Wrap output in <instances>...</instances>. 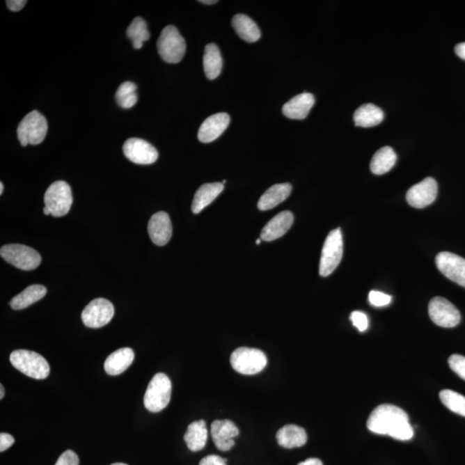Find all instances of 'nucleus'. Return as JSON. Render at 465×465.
<instances>
[{"mask_svg":"<svg viewBox=\"0 0 465 465\" xmlns=\"http://www.w3.org/2000/svg\"><path fill=\"white\" fill-rule=\"evenodd\" d=\"M367 427L374 434L388 435L398 441H409L413 437L408 413L395 405L377 406L370 413Z\"/></svg>","mask_w":465,"mask_h":465,"instance_id":"1","label":"nucleus"},{"mask_svg":"<svg viewBox=\"0 0 465 465\" xmlns=\"http://www.w3.org/2000/svg\"><path fill=\"white\" fill-rule=\"evenodd\" d=\"M10 361L17 370L31 379H45L50 373L48 361L38 352L29 350L13 351L10 354Z\"/></svg>","mask_w":465,"mask_h":465,"instance_id":"2","label":"nucleus"},{"mask_svg":"<svg viewBox=\"0 0 465 465\" xmlns=\"http://www.w3.org/2000/svg\"><path fill=\"white\" fill-rule=\"evenodd\" d=\"M157 49L163 61L167 63L176 64L182 61L187 51V43L178 29L168 25L159 36Z\"/></svg>","mask_w":465,"mask_h":465,"instance_id":"3","label":"nucleus"},{"mask_svg":"<svg viewBox=\"0 0 465 465\" xmlns=\"http://www.w3.org/2000/svg\"><path fill=\"white\" fill-rule=\"evenodd\" d=\"M172 394V383L164 373L152 377L144 395V405L148 411L158 413L169 404Z\"/></svg>","mask_w":465,"mask_h":465,"instance_id":"4","label":"nucleus"},{"mask_svg":"<svg viewBox=\"0 0 465 465\" xmlns=\"http://www.w3.org/2000/svg\"><path fill=\"white\" fill-rule=\"evenodd\" d=\"M48 123L45 116L38 111H32L24 116L17 127V138L22 146L38 145L45 139Z\"/></svg>","mask_w":465,"mask_h":465,"instance_id":"5","label":"nucleus"},{"mask_svg":"<svg viewBox=\"0 0 465 465\" xmlns=\"http://www.w3.org/2000/svg\"><path fill=\"white\" fill-rule=\"evenodd\" d=\"M232 368L243 375H255L262 372L267 365L266 354L259 349L239 347L230 357Z\"/></svg>","mask_w":465,"mask_h":465,"instance_id":"6","label":"nucleus"},{"mask_svg":"<svg viewBox=\"0 0 465 465\" xmlns=\"http://www.w3.org/2000/svg\"><path fill=\"white\" fill-rule=\"evenodd\" d=\"M343 256V236L340 228L329 232L323 245L321 261H320V275L328 277L339 267Z\"/></svg>","mask_w":465,"mask_h":465,"instance_id":"7","label":"nucleus"},{"mask_svg":"<svg viewBox=\"0 0 465 465\" xmlns=\"http://www.w3.org/2000/svg\"><path fill=\"white\" fill-rule=\"evenodd\" d=\"M0 255L6 262L24 271L35 270L42 262V257L38 251L21 244L3 246Z\"/></svg>","mask_w":465,"mask_h":465,"instance_id":"8","label":"nucleus"},{"mask_svg":"<svg viewBox=\"0 0 465 465\" xmlns=\"http://www.w3.org/2000/svg\"><path fill=\"white\" fill-rule=\"evenodd\" d=\"M45 203L53 216H66L72 205L70 185L65 181H56L51 184L45 192Z\"/></svg>","mask_w":465,"mask_h":465,"instance_id":"9","label":"nucleus"},{"mask_svg":"<svg viewBox=\"0 0 465 465\" xmlns=\"http://www.w3.org/2000/svg\"><path fill=\"white\" fill-rule=\"evenodd\" d=\"M428 313L432 322L441 328H454L461 321L459 310L450 301L441 297H436L430 301Z\"/></svg>","mask_w":465,"mask_h":465,"instance_id":"10","label":"nucleus"},{"mask_svg":"<svg viewBox=\"0 0 465 465\" xmlns=\"http://www.w3.org/2000/svg\"><path fill=\"white\" fill-rule=\"evenodd\" d=\"M115 308L110 301L104 299H94L84 308L81 319L84 324L90 329H100L107 325L113 318Z\"/></svg>","mask_w":465,"mask_h":465,"instance_id":"11","label":"nucleus"},{"mask_svg":"<svg viewBox=\"0 0 465 465\" xmlns=\"http://www.w3.org/2000/svg\"><path fill=\"white\" fill-rule=\"evenodd\" d=\"M123 154L130 161L138 165H150L157 161L159 152L148 141L139 138H130L123 144Z\"/></svg>","mask_w":465,"mask_h":465,"instance_id":"12","label":"nucleus"},{"mask_svg":"<svg viewBox=\"0 0 465 465\" xmlns=\"http://www.w3.org/2000/svg\"><path fill=\"white\" fill-rule=\"evenodd\" d=\"M436 266L446 278L465 288V260L450 252L439 253L436 256Z\"/></svg>","mask_w":465,"mask_h":465,"instance_id":"13","label":"nucleus"},{"mask_svg":"<svg viewBox=\"0 0 465 465\" xmlns=\"http://www.w3.org/2000/svg\"><path fill=\"white\" fill-rule=\"evenodd\" d=\"M437 194V181L429 177L410 188L406 198L410 206L423 209L435 201Z\"/></svg>","mask_w":465,"mask_h":465,"instance_id":"14","label":"nucleus"},{"mask_svg":"<svg viewBox=\"0 0 465 465\" xmlns=\"http://www.w3.org/2000/svg\"><path fill=\"white\" fill-rule=\"evenodd\" d=\"M148 235L154 244L163 246L170 242L173 235L172 221L164 212L155 213L148 225Z\"/></svg>","mask_w":465,"mask_h":465,"instance_id":"15","label":"nucleus"},{"mask_svg":"<svg viewBox=\"0 0 465 465\" xmlns=\"http://www.w3.org/2000/svg\"><path fill=\"white\" fill-rule=\"evenodd\" d=\"M212 437L218 450L228 452L235 444L234 439L239 435V429L231 420H215L210 428Z\"/></svg>","mask_w":465,"mask_h":465,"instance_id":"16","label":"nucleus"},{"mask_svg":"<svg viewBox=\"0 0 465 465\" xmlns=\"http://www.w3.org/2000/svg\"><path fill=\"white\" fill-rule=\"evenodd\" d=\"M230 123V116L223 112L210 116L200 126L198 140L203 143H212L227 129Z\"/></svg>","mask_w":465,"mask_h":465,"instance_id":"17","label":"nucleus"},{"mask_svg":"<svg viewBox=\"0 0 465 465\" xmlns=\"http://www.w3.org/2000/svg\"><path fill=\"white\" fill-rule=\"evenodd\" d=\"M293 221V214L289 210L278 214L265 225L260 239L265 242H272L282 237L292 228Z\"/></svg>","mask_w":465,"mask_h":465,"instance_id":"18","label":"nucleus"},{"mask_svg":"<svg viewBox=\"0 0 465 465\" xmlns=\"http://www.w3.org/2000/svg\"><path fill=\"white\" fill-rule=\"evenodd\" d=\"M315 103V97L311 93H303L299 94L283 105V114L290 119H305L310 113Z\"/></svg>","mask_w":465,"mask_h":465,"instance_id":"19","label":"nucleus"},{"mask_svg":"<svg viewBox=\"0 0 465 465\" xmlns=\"http://www.w3.org/2000/svg\"><path fill=\"white\" fill-rule=\"evenodd\" d=\"M134 359V354L132 348L118 349L112 352L105 361V372L111 376L120 375L132 365Z\"/></svg>","mask_w":465,"mask_h":465,"instance_id":"20","label":"nucleus"},{"mask_svg":"<svg viewBox=\"0 0 465 465\" xmlns=\"http://www.w3.org/2000/svg\"><path fill=\"white\" fill-rule=\"evenodd\" d=\"M292 191V184L288 183L272 185L261 196L259 202H258V208L261 212H266V210L275 208L276 206L281 205V203L289 198Z\"/></svg>","mask_w":465,"mask_h":465,"instance_id":"21","label":"nucleus"},{"mask_svg":"<svg viewBox=\"0 0 465 465\" xmlns=\"http://www.w3.org/2000/svg\"><path fill=\"white\" fill-rule=\"evenodd\" d=\"M278 445L283 448L292 449L301 448L306 444L308 436L303 427L297 425H286L277 432Z\"/></svg>","mask_w":465,"mask_h":465,"instance_id":"22","label":"nucleus"},{"mask_svg":"<svg viewBox=\"0 0 465 465\" xmlns=\"http://www.w3.org/2000/svg\"><path fill=\"white\" fill-rule=\"evenodd\" d=\"M224 189L223 183H208L203 184L196 191L191 210L194 214H199L215 200Z\"/></svg>","mask_w":465,"mask_h":465,"instance_id":"23","label":"nucleus"},{"mask_svg":"<svg viewBox=\"0 0 465 465\" xmlns=\"http://www.w3.org/2000/svg\"><path fill=\"white\" fill-rule=\"evenodd\" d=\"M384 118V113L379 107L373 104H365L358 107L354 112L355 126L372 128L380 125Z\"/></svg>","mask_w":465,"mask_h":465,"instance_id":"24","label":"nucleus"},{"mask_svg":"<svg viewBox=\"0 0 465 465\" xmlns=\"http://www.w3.org/2000/svg\"><path fill=\"white\" fill-rule=\"evenodd\" d=\"M185 443L191 452H199L205 448L208 441V429L205 420L194 421L189 425L184 436Z\"/></svg>","mask_w":465,"mask_h":465,"instance_id":"25","label":"nucleus"},{"mask_svg":"<svg viewBox=\"0 0 465 465\" xmlns=\"http://www.w3.org/2000/svg\"><path fill=\"white\" fill-rule=\"evenodd\" d=\"M232 26L239 38L246 42H255L260 38L261 33L257 24L244 14H237L232 17Z\"/></svg>","mask_w":465,"mask_h":465,"instance_id":"26","label":"nucleus"},{"mask_svg":"<svg viewBox=\"0 0 465 465\" xmlns=\"http://www.w3.org/2000/svg\"><path fill=\"white\" fill-rule=\"evenodd\" d=\"M203 70L206 77L212 81L220 75L223 69V57L219 48L215 43H210L205 47L203 54Z\"/></svg>","mask_w":465,"mask_h":465,"instance_id":"27","label":"nucleus"},{"mask_svg":"<svg viewBox=\"0 0 465 465\" xmlns=\"http://www.w3.org/2000/svg\"><path fill=\"white\" fill-rule=\"evenodd\" d=\"M47 294L45 286L41 285H32L27 287L21 293L14 297L10 301V307L15 310H24L31 304L36 303L45 297Z\"/></svg>","mask_w":465,"mask_h":465,"instance_id":"28","label":"nucleus"},{"mask_svg":"<svg viewBox=\"0 0 465 465\" xmlns=\"http://www.w3.org/2000/svg\"><path fill=\"white\" fill-rule=\"evenodd\" d=\"M397 156L393 148L384 147L374 155L370 161V171L375 175H383L390 172L397 162Z\"/></svg>","mask_w":465,"mask_h":465,"instance_id":"29","label":"nucleus"},{"mask_svg":"<svg viewBox=\"0 0 465 465\" xmlns=\"http://www.w3.org/2000/svg\"><path fill=\"white\" fill-rule=\"evenodd\" d=\"M127 36L132 40L134 49L143 48V43L150 38L146 21L140 17H134L126 32Z\"/></svg>","mask_w":465,"mask_h":465,"instance_id":"30","label":"nucleus"},{"mask_svg":"<svg viewBox=\"0 0 465 465\" xmlns=\"http://www.w3.org/2000/svg\"><path fill=\"white\" fill-rule=\"evenodd\" d=\"M136 85L133 82L127 81L121 84L116 93V100L119 107L130 109L137 103Z\"/></svg>","mask_w":465,"mask_h":465,"instance_id":"31","label":"nucleus"},{"mask_svg":"<svg viewBox=\"0 0 465 465\" xmlns=\"http://www.w3.org/2000/svg\"><path fill=\"white\" fill-rule=\"evenodd\" d=\"M439 398L450 411L465 417V397L463 395L456 391L444 390L439 393Z\"/></svg>","mask_w":465,"mask_h":465,"instance_id":"32","label":"nucleus"},{"mask_svg":"<svg viewBox=\"0 0 465 465\" xmlns=\"http://www.w3.org/2000/svg\"><path fill=\"white\" fill-rule=\"evenodd\" d=\"M450 368L461 379L465 380V357L459 354H453L448 359Z\"/></svg>","mask_w":465,"mask_h":465,"instance_id":"33","label":"nucleus"},{"mask_svg":"<svg viewBox=\"0 0 465 465\" xmlns=\"http://www.w3.org/2000/svg\"><path fill=\"white\" fill-rule=\"evenodd\" d=\"M391 297L387 294L372 290L369 294L370 304L375 307H384L391 303Z\"/></svg>","mask_w":465,"mask_h":465,"instance_id":"34","label":"nucleus"},{"mask_svg":"<svg viewBox=\"0 0 465 465\" xmlns=\"http://www.w3.org/2000/svg\"><path fill=\"white\" fill-rule=\"evenodd\" d=\"M352 324L357 328L358 331L365 332L368 329V318L365 313L361 311H354L350 316Z\"/></svg>","mask_w":465,"mask_h":465,"instance_id":"35","label":"nucleus"},{"mask_svg":"<svg viewBox=\"0 0 465 465\" xmlns=\"http://www.w3.org/2000/svg\"><path fill=\"white\" fill-rule=\"evenodd\" d=\"M56 465H79V457L72 450H68L61 454Z\"/></svg>","mask_w":465,"mask_h":465,"instance_id":"36","label":"nucleus"},{"mask_svg":"<svg viewBox=\"0 0 465 465\" xmlns=\"http://www.w3.org/2000/svg\"><path fill=\"white\" fill-rule=\"evenodd\" d=\"M199 465H227V459L217 455H209L203 457Z\"/></svg>","mask_w":465,"mask_h":465,"instance_id":"37","label":"nucleus"},{"mask_svg":"<svg viewBox=\"0 0 465 465\" xmlns=\"http://www.w3.org/2000/svg\"><path fill=\"white\" fill-rule=\"evenodd\" d=\"M14 442H15V439L12 435L5 434V432L0 434V452H5L14 444Z\"/></svg>","mask_w":465,"mask_h":465,"instance_id":"38","label":"nucleus"},{"mask_svg":"<svg viewBox=\"0 0 465 465\" xmlns=\"http://www.w3.org/2000/svg\"><path fill=\"white\" fill-rule=\"evenodd\" d=\"M26 0H7L6 5L12 12H19L26 5Z\"/></svg>","mask_w":465,"mask_h":465,"instance_id":"39","label":"nucleus"},{"mask_svg":"<svg viewBox=\"0 0 465 465\" xmlns=\"http://www.w3.org/2000/svg\"><path fill=\"white\" fill-rule=\"evenodd\" d=\"M457 56L461 59L465 60V42L459 43L455 48Z\"/></svg>","mask_w":465,"mask_h":465,"instance_id":"40","label":"nucleus"},{"mask_svg":"<svg viewBox=\"0 0 465 465\" xmlns=\"http://www.w3.org/2000/svg\"><path fill=\"white\" fill-rule=\"evenodd\" d=\"M297 465H323V464L321 460L312 457V459H308Z\"/></svg>","mask_w":465,"mask_h":465,"instance_id":"41","label":"nucleus"},{"mask_svg":"<svg viewBox=\"0 0 465 465\" xmlns=\"http://www.w3.org/2000/svg\"><path fill=\"white\" fill-rule=\"evenodd\" d=\"M199 2L205 3V5H213V3H217L216 0H203V1H199Z\"/></svg>","mask_w":465,"mask_h":465,"instance_id":"42","label":"nucleus"},{"mask_svg":"<svg viewBox=\"0 0 465 465\" xmlns=\"http://www.w3.org/2000/svg\"><path fill=\"white\" fill-rule=\"evenodd\" d=\"M3 395H5V388H3V384H0V399H3Z\"/></svg>","mask_w":465,"mask_h":465,"instance_id":"43","label":"nucleus"},{"mask_svg":"<svg viewBox=\"0 0 465 465\" xmlns=\"http://www.w3.org/2000/svg\"><path fill=\"white\" fill-rule=\"evenodd\" d=\"M43 213H45L47 216L51 215L50 210L47 208V207H45V209H43Z\"/></svg>","mask_w":465,"mask_h":465,"instance_id":"44","label":"nucleus"},{"mask_svg":"<svg viewBox=\"0 0 465 465\" xmlns=\"http://www.w3.org/2000/svg\"><path fill=\"white\" fill-rule=\"evenodd\" d=\"M3 184L1 182L0 183V194H3Z\"/></svg>","mask_w":465,"mask_h":465,"instance_id":"45","label":"nucleus"},{"mask_svg":"<svg viewBox=\"0 0 465 465\" xmlns=\"http://www.w3.org/2000/svg\"><path fill=\"white\" fill-rule=\"evenodd\" d=\"M261 242H262V239H258L257 241H256V244H257V245L260 244Z\"/></svg>","mask_w":465,"mask_h":465,"instance_id":"46","label":"nucleus"},{"mask_svg":"<svg viewBox=\"0 0 465 465\" xmlns=\"http://www.w3.org/2000/svg\"><path fill=\"white\" fill-rule=\"evenodd\" d=\"M111 465H128V464H123V463H115V464H112Z\"/></svg>","mask_w":465,"mask_h":465,"instance_id":"47","label":"nucleus"},{"mask_svg":"<svg viewBox=\"0 0 465 465\" xmlns=\"http://www.w3.org/2000/svg\"><path fill=\"white\" fill-rule=\"evenodd\" d=\"M226 182H227L226 180H223V184H224L225 183H226Z\"/></svg>","mask_w":465,"mask_h":465,"instance_id":"48","label":"nucleus"}]
</instances>
